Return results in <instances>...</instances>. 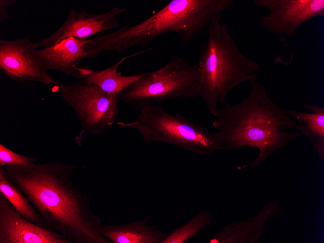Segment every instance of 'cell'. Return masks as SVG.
Wrapping results in <instances>:
<instances>
[{
  "label": "cell",
  "mask_w": 324,
  "mask_h": 243,
  "mask_svg": "<svg viewBox=\"0 0 324 243\" xmlns=\"http://www.w3.org/2000/svg\"><path fill=\"white\" fill-rule=\"evenodd\" d=\"M139 110L135 121H119L116 124L120 128L136 130L146 143H164L207 157L223 150L217 132L210 131L182 114L169 113L156 103L147 105Z\"/></svg>",
  "instance_id": "cell-4"
},
{
  "label": "cell",
  "mask_w": 324,
  "mask_h": 243,
  "mask_svg": "<svg viewBox=\"0 0 324 243\" xmlns=\"http://www.w3.org/2000/svg\"><path fill=\"white\" fill-rule=\"evenodd\" d=\"M89 41L68 37L54 45L34 49L32 56L45 70H57L77 79L79 65L84 59L85 46Z\"/></svg>",
  "instance_id": "cell-11"
},
{
  "label": "cell",
  "mask_w": 324,
  "mask_h": 243,
  "mask_svg": "<svg viewBox=\"0 0 324 243\" xmlns=\"http://www.w3.org/2000/svg\"><path fill=\"white\" fill-rule=\"evenodd\" d=\"M58 87L85 132L101 135L119 122L117 95L107 93L97 85L79 81L59 83Z\"/></svg>",
  "instance_id": "cell-6"
},
{
  "label": "cell",
  "mask_w": 324,
  "mask_h": 243,
  "mask_svg": "<svg viewBox=\"0 0 324 243\" xmlns=\"http://www.w3.org/2000/svg\"><path fill=\"white\" fill-rule=\"evenodd\" d=\"M281 204L277 199L270 201L255 217L231 222L219 229L210 243H258L267 222L275 216Z\"/></svg>",
  "instance_id": "cell-12"
},
{
  "label": "cell",
  "mask_w": 324,
  "mask_h": 243,
  "mask_svg": "<svg viewBox=\"0 0 324 243\" xmlns=\"http://www.w3.org/2000/svg\"><path fill=\"white\" fill-rule=\"evenodd\" d=\"M213 216L206 210L200 211L186 223L174 230L162 243H184L208 227Z\"/></svg>",
  "instance_id": "cell-17"
},
{
  "label": "cell",
  "mask_w": 324,
  "mask_h": 243,
  "mask_svg": "<svg viewBox=\"0 0 324 243\" xmlns=\"http://www.w3.org/2000/svg\"><path fill=\"white\" fill-rule=\"evenodd\" d=\"M207 27V40L202 45L197 63V87L199 97L215 117L231 91L243 82L257 80L256 72L261 68L239 49L225 23L215 21Z\"/></svg>",
  "instance_id": "cell-3"
},
{
  "label": "cell",
  "mask_w": 324,
  "mask_h": 243,
  "mask_svg": "<svg viewBox=\"0 0 324 243\" xmlns=\"http://www.w3.org/2000/svg\"><path fill=\"white\" fill-rule=\"evenodd\" d=\"M152 216L124 224H101L99 232L113 243H162L167 234L148 224Z\"/></svg>",
  "instance_id": "cell-13"
},
{
  "label": "cell",
  "mask_w": 324,
  "mask_h": 243,
  "mask_svg": "<svg viewBox=\"0 0 324 243\" xmlns=\"http://www.w3.org/2000/svg\"><path fill=\"white\" fill-rule=\"evenodd\" d=\"M0 192L25 219L39 226L46 227L28 199L7 176L3 167H0Z\"/></svg>",
  "instance_id": "cell-16"
},
{
  "label": "cell",
  "mask_w": 324,
  "mask_h": 243,
  "mask_svg": "<svg viewBox=\"0 0 324 243\" xmlns=\"http://www.w3.org/2000/svg\"><path fill=\"white\" fill-rule=\"evenodd\" d=\"M34 157H29L17 154L0 144V167L6 166H29L35 163Z\"/></svg>",
  "instance_id": "cell-18"
},
{
  "label": "cell",
  "mask_w": 324,
  "mask_h": 243,
  "mask_svg": "<svg viewBox=\"0 0 324 243\" xmlns=\"http://www.w3.org/2000/svg\"><path fill=\"white\" fill-rule=\"evenodd\" d=\"M126 11V9L118 6L101 14H93L84 10L77 12L72 9L61 26L36 45L38 48H45L56 45L68 37L84 39L102 32L118 29L121 26L117 17Z\"/></svg>",
  "instance_id": "cell-9"
},
{
  "label": "cell",
  "mask_w": 324,
  "mask_h": 243,
  "mask_svg": "<svg viewBox=\"0 0 324 243\" xmlns=\"http://www.w3.org/2000/svg\"><path fill=\"white\" fill-rule=\"evenodd\" d=\"M150 49L149 48L124 56L113 65L101 70H94L86 67H80L78 81L97 85L107 93L117 95L139 79L142 74L123 76L120 72L117 71L118 67L128 59L141 54Z\"/></svg>",
  "instance_id": "cell-14"
},
{
  "label": "cell",
  "mask_w": 324,
  "mask_h": 243,
  "mask_svg": "<svg viewBox=\"0 0 324 243\" xmlns=\"http://www.w3.org/2000/svg\"><path fill=\"white\" fill-rule=\"evenodd\" d=\"M303 107L311 113L285 110L286 113L296 123V130L310 140L314 150L320 160H324V109L318 105L303 103Z\"/></svg>",
  "instance_id": "cell-15"
},
{
  "label": "cell",
  "mask_w": 324,
  "mask_h": 243,
  "mask_svg": "<svg viewBox=\"0 0 324 243\" xmlns=\"http://www.w3.org/2000/svg\"><path fill=\"white\" fill-rule=\"evenodd\" d=\"M0 243H71L47 227L28 220L0 192Z\"/></svg>",
  "instance_id": "cell-10"
},
{
  "label": "cell",
  "mask_w": 324,
  "mask_h": 243,
  "mask_svg": "<svg viewBox=\"0 0 324 243\" xmlns=\"http://www.w3.org/2000/svg\"><path fill=\"white\" fill-rule=\"evenodd\" d=\"M15 0H0V22H3L10 18V15L7 11L6 7L15 4Z\"/></svg>",
  "instance_id": "cell-19"
},
{
  "label": "cell",
  "mask_w": 324,
  "mask_h": 243,
  "mask_svg": "<svg viewBox=\"0 0 324 243\" xmlns=\"http://www.w3.org/2000/svg\"><path fill=\"white\" fill-rule=\"evenodd\" d=\"M34 207L46 226L73 243H111L99 232L100 216L71 178L74 165L56 161L3 167Z\"/></svg>",
  "instance_id": "cell-1"
},
{
  "label": "cell",
  "mask_w": 324,
  "mask_h": 243,
  "mask_svg": "<svg viewBox=\"0 0 324 243\" xmlns=\"http://www.w3.org/2000/svg\"><path fill=\"white\" fill-rule=\"evenodd\" d=\"M249 83L251 90L248 96L235 105L226 102L212 124L218 130L223 150L245 146L259 149L256 158L242 167L253 170L301 133L296 130L295 120L272 100L263 85L257 80Z\"/></svg>",
  "instance_id": "cell-2"
},
{
  "label": "cell",
  "mask_w": 324,
  "mask_h": 243,
  "mask_svg": "<svg viewBox=\"0 0 324 243\" xmlns=\"http://www.w3.org/2000/svg\"><path fill=\"white\" fill-rule=\"evenodd\" d=\"M29 36L12 40H0V69L3 75L20 83L38 82L44 85L59 83L34 59L37 49Z\"/></svg>",
  "instance_id": "cell-8"
},
{
  "label": "cell",
  "mask_w": 324,
  "mask_h": 243,
  "mask_svg": "<svg viewBox=\"0 0 324 243\" xmlns=\"http://www.w3.org/2000/svg\"><path fill=\"white\" fill-rule=\"evenodd\" d=\"M197 64L191 65L178 54L152 72L142 74L139 79L117 95L119 101L133 105L140 110L150 104L179 98L199 97Z\"/></svg>",
  "instance_id": "cell-5"
},
{
  "label": "cell",
  "mask_w": 324,
  "mask_h": 243,
  "mask_svg": "<svg viewBox=\"0 0 324 243\" xmlns=\"http://www.w3.org/2000/svg\"><path fill=\"white\" fill-rule=\"evenodd\" d=\"M253 4L269 11L267 15H259L265 30L289 37L306 22L324 15V0H254Z\"/></svg>",
  "instance_id": "cell-7"
}]
</instances>
